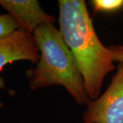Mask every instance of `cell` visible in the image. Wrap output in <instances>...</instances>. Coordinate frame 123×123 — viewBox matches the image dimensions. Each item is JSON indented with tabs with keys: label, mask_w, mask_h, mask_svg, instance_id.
I'll return each instance as SVG.
<instances>
[{
	"label": "cell",
	"mask_w": 123,
	"mask_h": 123,
	"mask_svg": "<svg viewBox=\"0 0 123 123\" xmlns=\"http://www.w3.org/2000/svg\"><path fill=\"white\" fill-rule=\"evenodd\" d=\"M33 34L40 58L36 66L26 72L31 89L63 86L77 103L87 105L90 98L83 77L60 30L54 25H43Z\"/></svg>",
	"instance_id": "2"
},
{
	"label": "cell",
	"mask_w": 123,
	"mask_h": 123,
	"mask_svg": "<svg viewBox=\"0 0 123 123\" xmlns=\"http://www.w3.org/2000/svg\"><path fill=\"white\" fill-rule=\"evenodd\" d=\"M114 62L123 63V44H111L107 46Z\"/></svg>",
	"instance_id": "8"
},
{
	"label": "cell",
	"mask_w": 123,
	"mask_h": 123,
	"mask_svg": "<svg viewBox=\"0 0 123 123\" xmlns=\"http://www.w3.org/2000/svg\"><path fill=\"white\" fill-rule=\"evenodd\" d=\"M90 4L95 12H115L123 8V0H92Z\"/></svg>",
	"instance_id": "6"
},
{
	"label": "cell",
	"mask_w": 123,
	"mask_h": 123,
	"mask_svg": "<svg viewBox=\"0 0 123 123\" xmlns=\"http://www.w3.org/2000/svg\"><path fill=\"white\" fill-rule=\"evenodd\" d=\"M60 31L75 57L90 100L100 96L106 75L114 70L107 47L98 38L84 0H59Z\"/></svg>",
	"instance_id": "1"
},
{
	"label": "cell",
	"mask_w": 123,
	"mask_h": 123,
	"mask_svg": "<svg viewBox=\"0 0 123 123\" xmlns=\"http://www.w3.org/2000/svg\"><path fill=\"white\" fill-rule=\"evenodd\" d=\"M40 52L33 34L21 28L10 35L0 38V71L6 64L20 60L36 64ZM6 88L4 79L0 77V90Z\"/></svg>",
	"instance_id": "4"
},
{
	"label": "cell",
	"mask_w": 123,
	"mask_h": 123,
	"mask_svg": "<svg viewBox=\"0 0 123 123\" xmlns=\"http://www.w3.org/2000/svg\"><path fill=\"white\" fill-rule=\"evenodd\" d=\"M84 123H123V63L106 90L95 100H90L82 115Z\"/></svg>",
	"instance_id": "3"
},
{
	"label": "cell",
	"mask_w": 123,
	"mask_h": 123,
	"mask_svg": "<svg viewBox=\"0 0 123 123\" xmlns=\"http://www.w3.org/2000/svg\"><path fill=\"white\" fill-rule=\"evenodd\" d=\"M21 27L9 14H0V38L10 35Z\"/></svg>",
	"instance_id": "7"
},
{
	"label": "cell",
	"mask_w": 123,
	"mask_h": 123,
	"mask_svg": "<svg viewBox=\"0 0 123 123\" xmlns=\"http://www.w3.org/2000/svg\"><path fill=\"white\" fill-rule=\"evenodd\" d=\"M0 6L29 33L43 25H54L55 17L42 8L36 0H0Z\"/></svg>",
	"instance_id": "5"
}]
</instances>
